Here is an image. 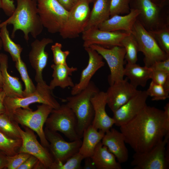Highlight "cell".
<instances>
[{
    "mask_svg": "<svg viewBox=\"0 0 169 169\" xmlns=\"http://www.w3.org/2000/svg\"><path fill=\"white\" fill-rule=\"evenodd\" d=\"M146 91L148 96H151L153 101L164 100L169 97V91L166 90L162 86L152 81Z\"/></svg>",
    "mask_w": 169,
    "mask_h": 169,
    "instance_id": "obj_36",
    "label": "cell"
},
{
    "mask_svg": "<svg viewBox=\"0 0 169 169\" xmlns=\"http://www.w3.org/2000/svg\"><path fill=\"white\" fill-rule=\"evenodd\" d=\"M139 13L137 9H130V13L125 15H116L110 17L100 24L98 28L104 31H123L130 33Z\"/></svg>",
    "mask_w": 169,
    "mask_h": 169,
    "instance_id": "obj_23",
    "label": "cell"
},
{
    "mask_svg": "<svg viewBox=\"0 0 169 169\" xmlns=\"http://www.w3.org/2000/svg\"><path fill=\"white\" fill-rule=\"evenodd\" d=\"M2 90V89L1 88H0V91L1 90Z\"/></svg>",
    "mask_w": 169,
    "mask_h": 169,
    "instance_id": "obj_54",
    "label": "cell"
},
{
    "mask_svg": "<svg viewBox=\"0 0 169 169\" xmlns=\"http://www.w3.org/2000/svg\"><path fill=\"white\" fill-rule=\"evenodd\" d=\"M131 33L137 41L139 52H141L144 56V66L150 68L155 62L169 58V55L161 48L151 33L137 19Z\"/></svg>",
    "mask_w": 169,
    "mask_h": 169,
    "instance_id": "obj_8",
    "label": "cell"
},
{
    "mask_svg": "<svg viewBox=\"0 0 169 169\" xmlns=\"http://www.w3.org/2000/svg\"><path fill=\"white\" fill-rule=\"evenodd\" d=\"M131 0H110V17L116 15L127 14L130 11Z\"/></svg>",
    "mask_w": 169,
    "mask_h": 169,
    "instance_id": "obj_37",
    "label": "cell"
},
{
    "mask_svg": "<svg viewBox=\"0 0 169 169\" xmlns=\"http://www.w3.org/2000/svg\"><path fill=\"white\" fill-rule=\"evenodd\" d=\"M52 39L44 38L41 40L36 39L31 44L28 58L32 68L35 71V79L37 83L43 80L42 72L46 66L49 54L45 51L46 47L53 43Z\"/></svg>",
    "mask_w": 169,
    "mask_h": 169,
    "instance_id": "obj_18",
    "label": "cell"
},
{
    "mask_svg": "<svg viewBox=\"0 0 169 169\" xmlns=\"http://www.w3.org/2000/svg\"><path fill=\"white\" fill-rule=\"evenodd\" d=\"M15 63L16 68L19 73L25 85V89L23 90V97H26L35 91L36 86L30 78L26 64L22 59H21Z\"/></svg>",
    "mask_w": 169,
    "mask_h": 169,
    "instance_id": "obj_33",
    "label": "cell"
},
{
    "mask_svg": "<svg viewBox=\"0 0 169 169\" xmlns=\"http://www.w3.org/2000/svg\"><path fill=\"white\" fill-rule=\"evenodd\" d=\"M105 134L92 125L84 131L82 136L83 140L79 151L84 159L92 156L96 146L101 141Z\"/></svg>",
    "mask_w": 169,
    "mask_h": 169,
    "instance_id": "obj_26",
    "label": "cell"
},
{
    "mask_svg": "<svg viewBox=\"0 0 169 169\" xmlns=\"http://www.w3.org/2000/svg\"><path fill=\"white\" fill-rule=\"evenodd\" d=\"M7 25H4L0 28V38L4 50L9 54L13 60L15 62L21 59V54L23 48L20 44L14 43L10 38Z\"/></svg>",
    "mask_w": 169,
    "mask_h": 169,
    "instance_id": "obj_29",
    "label": "cell"
},
{
    "mask_svg": "<svg viewBox=\"0 0 169 169\" xmlns=\"http://www.w3.org/2000/svg\"><path fill=\"white\" fill-rule=\"evenodd\" d=\"M2 1H1V0H0V8H2Z\"/></svg>",
    "mask_w": 169,
    "mask_h": 169,
    "instance_id": "obj_52",
    "label": "cell"
},
{
    "mask_svg": "<svg viewBox=\"0 0 169 169\" xmlns=\"http://www.w3.org/2000/svg\"><path fill=\"white\" fill-rule=\"evenodd\" d=\"M84 48L89 56L88 64L82 71L79 82L72 88V95L79 93L85 88L96 71L105 65L103 57L96 50L90 47Z\"/></svg>",
    "mask_w": 169,
    "mask_h": 169,
    "instance_id": "obj_19",
    "label": "cell"
},
{
    "mask_svg": "<svg viewBox=\"0 0 169 169\" xmlns=\"http://www.w3.org/2000/svg\"><path fill=\"white\" fill-rule=\"evenodd\" d=\"M84 158L78 152L68 159L63 163L54 162L50 169H80Z\"/></svg>",
    "mask_w": 169,
    "mask_h": 169,
    "instance_id": "obj_35",
    "label": "cell"
},
{
    "mask_svg": "<svg viewBox=\"0 0 169 169\" xmlns=\"http://www.w3.org/2000/svg\"><path fill=\"white\" fill-rule=\"evenodd\" d=\"M130 7L139 11L137 19L148 31L169 25L168 11L151 0H131Z\"/></svg>",
    "mask_w": 169,
    "mask_h": 169,
    "instance_id": "obj_6",
    "label": "cell"
},
{
    "mask_svg": "<svg viewBox=\"0 0 169 169\" xmlns=\"http://www.w3.org/2000/svg\"><path fill=\"white\" fill-rule=\"evenodd\" d=\"M94 112V117L91 125L98 130L105 133L111 128L115 124L113 118L107 113L105 107L107 105L106 92L99 91L91 99Z\"/></svg>",
    "mask_w": 169,
    "mask_h": 169,
    "instance_id": "obj_20",
    "label": "cell"
},
{
    "mask_svg": "<svg viewBox=\"0 0 169 169\" xmlns=\"http://www.w3.org/2000/svg\"><path fill=\"white\" fill-rule=\"evenodd\" d=\"M97 169H121V164L113 154L100 141L91 157Z\"/></svg>",
    "mask_w": 169,
    "mask_h": 169,
    "instance_id": "obj_25",
    "label": "cell"
},
{
    "mask_svg": "<svg viewBox=\"0 0 169 169\" xmlns=\"http://www.w3.org/2000/svg\"><path fill=\"white\" fill-rule=\"evenodd\" d=\"M62 45L61 43L56 42L51 47L54 64H67L66 59L70 54L68 50L63 51L62 48Z\"/></svg>",
    "mask_w": 169,
    "mask_h": 169,
    "instance_id": "obj_38",
    "label": "cell"
},
{
    "mask_svg": "<svg viewBox=\"0 0 169 169\" xmlns=\"http://www.w3.org/2000/svg\"><path fill=\"white\" fill-rule=\"evenodd\" d=\"M164 111L146 105L135 117L120 126L126 143L135 152L149 151L169 133L164 124Z\"/></svg>",
    "mask_w": 169,
    "mask_h": 169,
    "instance_id": "obj_1",
    "label": "cell"
},
{
    "mask_svg": "<svg viewBox=\"0 0 169 169\" xmlns=\"http://www.w3.org/2000/svg\"><path fill=\"white\" fill-rule=\"evenodd\" d=\"M3 46L2 43L1 38H0V50L1 49ZM3 82L2 76L1 72L0 70V88H2Z\"/></svg>",
    "mask_w": 169,
    "mask_h": 169,
    "instance_id": "obj_50",
    "label": "cell"
},
{
    "mask_svg": "<svg viewBox=\"0 0 169 169\" xmlns=\"http://www.w3.org/2000/svg\"><path fill=\"white\" fill-rule=\"evenodd\" d=\"M52 91L43 80L37 83L35 91L27 96L20 98L6 96L4 100L6 112L8 114L18 108L31 110L29 105L37 103L48 105L53 109H57L60 105L55 99Z\"/></svg>",
    "mask_w": 169,
    "mask_h": 169,
    "instance_id": "obj_7",
    "label": "cell"
},
{
    "mask_svg": "<svg viewBox=\"0 0 169 169\" xmlns=\"http://www.w3.org/2000/svg\"><path fill=\"white\" fill-rule=\"evenodd\" d=\"M151 79L154 82L162 86L166 90L169 91V74L152 70Z\"/></svg>",
    "mask_w": 169,
    "mask_h": 169,
    "instance_id": "obj_40",
    "label": "cell"
},
{
    "mask_svg": "<svg viewBox=\"0 0 169 169\" xmlns=\"http://www.w3.org/2000/svg\"><path fill=\"white\" fill-rule=\"evenodd\" d=\"M100 91L91 81L88 86L79 93L66 97L64 101L75 114L77 120V131L81 139L84 131L91 125L94 112L91 97Z\"/></svg>",
    "mask_w": 169,
    "mask_h": 169,
    "instance_id": "obj_3",
    "label": "cell"
},
{
    "mask_svg": "<svg viewBox=\"0 0 169 169\" xmlns=\"http://www.w3.org/2000/svg\"><path fill=\"white\" fill-rule=\"evenodd\" d=\"M22 144V140L10 138L0 132V151L8 156L18 153Z\"/></svg>",
    "mask_w": 169,
    "mask_h": 169,
    "instance_id": "obj_32",
    "label": "cell"
},
{
    "mask_svg": "<svg viewBox=\"0 0 169 169\" xmlns=\"http://www.w3.org/2000/svg\"><path fill=\"white\" fill-rule=\"evenodd\" d=\"M90 3L87 0H80L69 11L66 22L59 33L63 38H77L85 30L90 12Z\"/></svg>",
    "mask_w": 169,
    "mask_h": 169,
    "instance_id": "obj_11",
    "label": "cell"
},
{
    "mask_svg": "<svg viewBox=\"0 0 169 169\" xmlns=\"http://www.w3.org/2000/svg\"><path fill=\"white\" fill-rule=\"evenodd\" d=\"M120 31H104L98 28L84 30L82 33L83 46L85 48L93 44H97L104 47L122 46L121 41L130 33Z\"/></svg>",
    "mask_w": 169,
    "mask_h": 169,
    "instance_id": "obj_15",
    "label": "cell"
},
{
    "mask_svg": "<svg viewBox=\"0 0 169 169\" xmlns=\"http://www.w3.org/2000/svg\"><path fill=\"white\" fill-rule=\"evenodd\" d=\"M169 133L150 150L135 152L131 166L134 169H167L169 167Z\"/></svg>",
    "mask_w": 169,
    "mask_h": 169,
    "instance_id": "obj_5",
    "label": "cell"
},
{
    "mask_svg": "<svg viewBox=\"0 0 169 169\" xmlns=\"http://www.w3.org/2000/svg\"><path fill=\"white\" fill-rule=\"evenodd\" d=\"M89 47L96 50L106 61L110 71L108 78L110 85L124 79L125 51L123 47L116 46L108 48L97 44Z\"/></svg>",
    "mask_w": 169,
    "mask_h": 169,
    "instance_id": "obj_13",
    "label": "cell"
},
{
    "mask_svg": "<svg viewBox=\"0 0 169 169\" xmlns=\"http://www.w3.org/2000/svg\"><path fill=\"white\" fill-rule=\"evenodd\" d=\"M152 70L150 68L141 66L136 63H127L124 69V75L130 80V83L135 88L145 87L151 79Z\"/></svg>",
    "mask_w": 169,
    "mask_h": 169,
    "instance_id": "obj_27",
    "label": "cell"
},
{
    "mask_svg": "<svg viewBox=\"0 0 169 169\" xmlns=\"http://www.w3.org/2000/svg\"><path fill=\"white\" fill-rule=\"evenodd\" d=\"M51 67L53 69V79L49 85L51 90L58 86L64 89L69 87L72 88L74 86L75 84L70 76L73 73L77 70L76 67H69L67 64H54L51 65Z\"/></svg>",
    "mask_w": 169,
    "mask_h": 169,
    "instance_id": "obj_24",
    "label": "cell"
},
{
    "mask_svg": "<svg viewBox=\"0 0 169 169\" xmlns=\"http://www.w3.org/2000/svg\"><path fill=\"white\" fill-rule=\"evenodd\" d=\"M16 125L22 140L18 153H25L34 156L43 164L45 169H50L54 160L49 150L39 142L34 131L26 126L23 127V131L19 125L16 124Z\"/></svg>",
    "mask_w": 169,
    "mask_h": 169,
    "instance_id": "obj_14",
    "label": "cell"
},
{
    "mask_svg": "<svg viewBox=\"0 0 169 169\" xmlns=\"http://www.w3.org/2000/svg\"><path fill=\"white\" fill-rule=\"evenodd\" d=\"M39 160L34 156L31 155L17 169H33L37 162Z\"/></svg>",
    "mask_w": 169,
    "mask_h": 169,
    "instance_id": "obj_43",
    "label": "cell"
},
{
    "mask_svg": "<svg viewBox=\"0 0 169 169\" xmlns=\"http://www.w3.org/2000/svg\"><path fill=\"white\" fill-rule=\"evenodd\" d=\"M155 4L161 7H164L167 5L169 0H151Z\"/></svg>",
    "mask_w": 169,
    "mask_h": 169,
    "instance_id": "obj_49",
    "label": "cell"
},
{
    "mask_svg": "<svg viewBox=\"0 0 169 169\" xmlns=\"http://www.w3.org/2000/svg\"><path fill=\"white\" fill-rule=\"evenodd\" d=\"M110 0H95L85 30L98 28L110 18Z\"/></svg>",
    "mask_w": 169,
    "mask_h": 169,
    "instance_id": "obj_28",
    "label": "cell"
},
{
    "mask_svg": "<svg viewBox=\"0 0 169 169\" xmlns=\"http://www.w3.org/2000/svg\"><path fill=\"white\" fill-rule=\"evenodd\" d=\"M84 164L83 167L84 169H96V167L93 162L91 157L84 158Z\"/></svg>",
    "mask_w": 169,
    "mask_h": 169,
    "instance_id": "obj_46",
    "label": "cell"
},
{
    "mask_svg": "<svg viewBox=\"0 0 169 169\" xmlns=\"http://www.w3.org/2000/svg\"><path fill=\"white\" fill-rule=\"evenodd\" d=\"M150 68L152 70L161 71L169 74V58L155 62Z\"/></svg>",
    "mask_w": 169,
    "mask_h": 169,
    "instance_id": "obj_41",
    "label": "cell"
},
{
    "mask_svg": "<svg viewBox=\"0 0 169 169\" xmlns=\"http://www.w3.org/2000/svg\"><path fill=\"white\" fill-rule=\"evenodd\" d=\"M138 91L126 79L116 82L110 85L106 92L107 105L113 112L126 103Z\"/></svg>",
    "mask_w": 169,
    "mask_h": 169,
    "instance_id": "obj_17",
    "label": "cell"
},
{
    "mask_svg": "<svg viewBox=\"0 0 169 169\" xmlns=\"http://www.w3.org/2000/svg\"><path fill=\"white\" fill-rule=\"evenodd\" d=\"M0 132L10 138L21 139L16 124L11 120L6 112L0 114Z\"/></svg>",
    "mask_w": 169,
    "mask_h": 169,
    "instance_id": "obj_31",
    "label": "cell"
},
{
    "mask_svg": "<svg viewBox=\"0 0 169 169\" xmlns=\"http://www.w3.org/2000/svg\"><path fill=\"white\" fill-rule=\"evenodd\" d=\"M6 95L3 90L0 91V114L6 112L4 100Z\"/></svg>",
    "mask_w": 169,
    "mask_h": 169,
    "instance_id": "obj_48",
    "label": "cell"
},
{
    "mask_svg": "<svg viewBox=\"0 0 169 169\" xmlns=\"http://www.w3.org/2000/svg\"><path fill=\"white\" fill-rule=\"evenodd\" d=\"M148 96L146 90H139L126 103L113 112L114 124L120 127L133 118L147 105Z\"/></svg>",
    "mask_w": 169,
    "mask_h": 169,
    "instance_id": "obj_16",
    "label": "cell"
},
{
    "mask_svg": "<svg viewBox=\"0 0 169 169\" xmlns=\"http://www.w3.org/2000/svg\"><path fill=\"white\" fill-rule=\"evenodd\" d=\"M148 31L154 38L161 48L169 55V25Z\"/></svg>",
    "mask_w": 169,
    "mask_h": 169,
    "instance_id": "obj_34",
    "label": "cell"
},
{
    "mask_svg": "<svg viewBox=\"0 0 169 169\" xmlns=\"http://www.w3.org/2000/svg\"><path fill=\"white\" fill-rule=\"evenodd\" d=\"M90 3L91 2H94L95 0H87Z\"/></svg>",
    "mask_w": 169,
    "mask_h": 169,
    "instance_id": "obj_53",
    "label": "cell"
},
{
    "mask_svg": "<svg viewBox=\"0 0 169 169\" xmlns=\"http://www.w3.org/2000/svg\"><path fill=\"white\" fill-rule=\"evenodd\" d=\"M101 142L114 155L119 163H125L128 161V150L120 131L112 127L105 133Z\"/></svg>",
    "mask_w": 169,
    "mask_h": 169,
    "instance_id": "obj_21",
    "label": "cell"
},
{
    "mask_svg": "<svg viewBox=\"0 0 169 169\" xmlns=\"http://www.w3.org/2000/svg\"><path fill=\"white\" fill-rule=\"evenodd\" d=\"M121 44L125 49V59L127 63H136L139 50L137 43L134 35L130 33L122 40Z\"/></svg>",
    "mask_w": 169,
    "mask_h": 169,
    "instance_id": "obj_30",
    "label": "cell"
},
{
    "mask_svg": "<svg viewBox=\"0 0 169 169\" xmlns=\"http://www.w3.org/2000/svg\"><path fill=\"white\" fill-rule=\"evenodd\" d=\"M164 124L165 128L169 131V103H167L164 107Z\"/></svg>",
    "mask_w": 169,
    "mask_h": 169,
    "instance_id": "obj_44",
    "label": "cell"
},
{
    "mask_svg": "<svg viewBox=\"0 0 169 169\" xmlns=\"http://www.w3.org/2000/svg\"><path fill=\"white\" fill-rule=\"evenodd\" d=\"M44 131L49 143V150L54 162L63 163L79 152L82 142L81 139L68 142L57 132L52 131L46 127Z\"/></svg>",
    "mask_w": 169,
    "mask_h": 169,
    "instance_id": "obj_12",
    "label": "cell"
},
{
    "mask_svg": "<svg viewBox=\"0 0 169 169\" xmlns=\"http://www.w3.org/2000/svg\"><path fill=\"white\" fill-rule=\"evenodd\" d=\"M66 10L69 11L73 7L74 4L72 0H57Z\"/></svg>",
    "mask_w": 169,
    "mask_h": 169,
    "instance_id": "obj_45",
    "label": "cell"
},
{
    "mask_svg": "<svg viewBox=\"0 0 169 169\" xmlns=\"http://www.w3.org/2000/svg\"><path fill=\"white\" fill-rule=\"evenodd\" d=\"M45 127L63 133L71 141L81 138L77 131V120L71 109L66 104L53 109L45 123Z\"/></svg>",
    "mask_w": 169,
    "mask_h": 169,
    "instance_id": "obj_9",
    "label": "cell"
},
{
    "mask_svg": "<svg viewBox=\"0 0 169 169\" xmlns=\"http://www.w3.org/2000/svg\"><path fill=\"white\" fill-rule=\"evenodd\" d=\"M31 155L23 153H18L12 156H7V163L6 168L17 169Z\"/></svg>",
    "mask_w": 169,
    "mask_h": 169,
    "instance_id": "obj_39",
    "label": "cell"
},
{
    "mask_svg": "<svg viewBox=\"0 0 169 169\" xmlns=\"http://www.w3.org/2000/svg\"><path fill=\"white\" fill-rule=\"evenodd\" d=\"M7 155L0 151V169H6L7 163Z\"/></svg>",
    "mask_w": 169,
    "mask_h": 169,
    "instance_id": "obj_47",
    "label": "cell"
},
{
    "mask_svg": "<svg viewBox=\"0 0 169 169\" xmlns=\"http://www.w3.org/2000/svg\"><path fill=\"white\" fill-rule=\"evenodd\" d=\"M80 0H72L73 3L74 4H75L76 3H77V2H78Z\"/></svg>",
    "mask_w": 169,
    "mask_h": 169,
    "instance_id": "obj_51",
    "label": "cell"
},
{
    "mask_svg": "<svg viewBox=\"0 0 169 169\" xmlns=\"http://www.w3.org/2000/svg\"><path fill=\"white\" fill-rule=\"evenodd\" d=\"M38 13L43 27L52 33H59L69 11L57 0H37Z\"/></svg>",
    "mask_w": 169,
    "mask_h": 169,
    "instance_id": "obj_10",
    "label": "cell"
},
{
    "mask_svg": "<svg viewBox=\"0 0 169 169\" xmlns=\"http://www.w3.org/2000/svg\"><path fill=\"white\" fill-rule=\"evenodd\" d=\"M2 7L3 12L8 16H10L16 8L13 0H1Z\"/></svg>",
    "mask_w": 169,
    "mask_h": 169,
    "instance_id": "obj_42",
    "label": "cell"
},
{
    "mask_svg": "<svg viewBox=\"0 0 169 169\" xmlns=\"http://www.w3.org/2000/svg\"><path fill=\"white\" fill-rule=\"evenodd\" d=\"M8 56L0 53V70L3 82L2 90L6 96L11 98L23 97L22 84L18 78L11 76L8 71Z\"/></svg>",
    "mask_w": 169,
    "mask_h": 169,
    "instance_id": "obj_22",
    "label": "cell"
},
{
    "mask_svg": "<svg viewBox=\"0 0 169 169\" xmlns=\"http://www.w3.org/2000/svg\"><path fill=\"white\" fill-rule=\"evenodd\" d=\"M37 108L34 111L32 109L18 108L7 114L14 123L23 127H28L36 133L41 144L49 150V143L45 138L43 127L53 109L48 105L43 104L38 105Z\"/></svg>",
    "mask_w": 169,
    "mask_h": 169,
    "instance_id": "obj_4",
    "label": "cell"
},
{
    "mask_svg": "<svg viewBox=\"0 0 169 169\" xmlns=\"http://www.w3.org/2000/svg\"><path fill=\"white\" fill-rule=\"evenodd\" d=\"M16 0L17 6L14 11L7 19L0 23V28L5 24H12V38L19 30L23 32L27 42L29 34L35 38L41 33L44 28L38 13L37 0Z\"/></svg>",
    "mask_w": 169,
    "mask_h": 169,
    "instance_id": "obj_2",
    "label": "cell"
},
{
    "mask_svg": "<svg viewBox=\"0 0 169 169\" xmlns=\"http://www.w3.org/2000/svg\"><path fill=\"white\" fill-rule=\"evenodd\" d=\"M1 23V20H0V23Z\"/></svg>",
    "mask_w": 169,
    "mask_h": 169,
    "instance_id": "obj_55",
    "label": "cell"
}]
</instances>
